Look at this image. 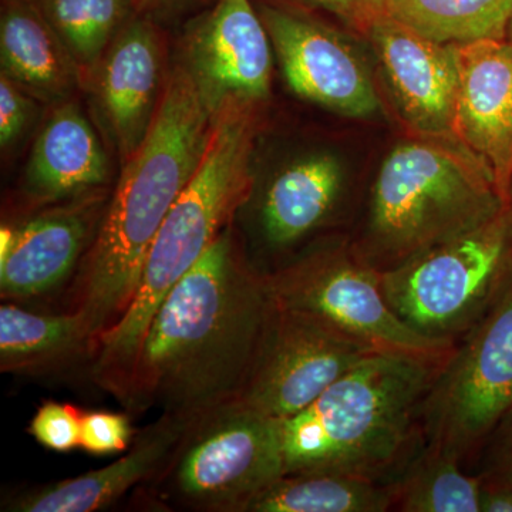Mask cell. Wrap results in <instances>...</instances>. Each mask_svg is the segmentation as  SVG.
I'll use <instances>...</instances> for the list:
<instances>
[{
  "label": "cell",
  "mask_w": 512,
  "mask_h": 512,
  "mask_svg": "<svg viewBox=\"0 0 512 512\" xmlns=\"http://www.w3.org/2000/svg\"><path fill=\"white\" fill-rule=\"evenodd\" d=\"M272 311L265 275L245 264L229 225L161 303L121 404L197 421L237 402Z\"/></svg>",
  "instance_id": "cell-1"
},
{
  "label": "cell",
  "mask_w": 512,
  "mask_h": 512,
  "mask_svg": "<svg viewBox=\"0 0 512 512\" xmlns=\"http://www.w3.org/2000/svg\"><path fill=\"white\" fill-rule=\"evenodd\" d=\"M217 114L178 66L156 120L119 184L76 285L70 311L89 323L94 340L114 328L136 298L148 249L168 212L207 153Z\"/></svg>",
  "instance_id": "cell-2"
},
{
  "label": "cell",
  "mask_w": 512,
  "mask_h": 512,
  "mask_svg": "<svg viewBox=\"0 0 512 512\" xmlns=\"http://www.w3.org/2000/svg\"><path fill=\"white\" fill-rule=\"evenodd\" d=\"M448 355L379 350L367 356L308 409L281 421L285 474L390 483L423 446L421 404Z\"/></svg>",
  "instance_id": "cell-3"
},
{
  "label": "cell",
  "mask_w": 512,
  "mask_h": 512,
  "mask_svg": "<svg viewBox=\"0 0 512 512\" xmlns=\"http://www.w3.org/2000/svg\"><path fill=\"white\" fill-rule=\"evenodd\" d=\"M256 106H231L218 114L200 167L148 249L136 298L124 318L94 350L92 376L120 399L151 320L175 284L197 264L254 191L251 171Z\"/></svg>",
  "instance_id": "cell-4"
},
{
  "label": "cell",
  "mask_w": 512,
  "mask_h": 512,
  "mask_svg": "<svg viewBox=\"0 0 512 512\" xmlns=\"http://www.w3.org/2000/svg\"><path fill=\"white\" fill-rule=\"evenodd\" d=\"M504 212L494 175L457 138L402 141L380 165L353 248L383 272L483 227Z\"/></svg>",
  "instance_id": "cell-5"
},
{
  "label": "cell",
  "mask_w": 512,
  "mask_h": 512,
  "mask_svg": "<svg viewBox=\"0 0 512 512\" xmlns=\"http://www.w3.org/2000/svg\"><path fill=\"white\" fill-rule=\"evenodd\" d=\"M284 474L281 420L231 403L191 424L148 495L164 507L245 512Z\"/></svg>",
  "instance_id": "cell-6"
},
{
  "label": "cell",
  "mask_w": 512,
  "mask_h": 512,
  "mask_svg": "<svg viewBox=\"0 0 512 512\" xmlns=\"http://www.w3.org/2000/svg\"><path fill=\"white\" fill-rule=\"evenodd\" d=\"M512 269L504 212L483 227L380 272L384 298L414 332L457 345L487 312Z\"/></svg>",
  "instance_id": "cell-7"
},
{
  "label": "cell",
  "mask_w": 512,
  "mask_h": 512,
  "mask_svg": "<svg viewBox=\"0 0 512 512\" xmlns=\"http://www.w3.org/2000/svg\"><path fill=\"white\" fill-rule=\"evenodd\" d=\"M511 406L512 269L490 308L434 377L421 404V439L464 466L480 454Z\"/></svg>",
  "instance_id": "cell-8"
},
{
  "label": "cell",
  "mask_w": 512,
  "mask_h": 512,
  "mask_svg": "<svg viewBox=\"0 0 512 512\" xmlns=\"http://www.w3.org/2000/svg\"><path fill=\"white\" fill-rule=\"evenodd\" d=\"M265 279L275 305L315 316L372 349L446 356L456 346L400 320L384 298L380 272L352 244L316 249Z\"/></svg>",
  "instance_id": "cell-9"
},
{
  "label": "cell",
  "mask_w": 512,
  "mask_h": 512,
  "mask_svg": "<svg viewBox=\"0 0 512 512\" xmlns=\"http://www.w3.org/2000/svg\"><path fill=\"white\" fill-rule=\"evenodd\" d=\"M375 352L315 316L274 302L254 369L235 403L289 419Z\"/></svg>",
  "instance_id": "cell-10"
},
{
  "label": "cell",
  "mask_w": 512,
  "mask_h": 512,
  "mask_svg": "<svg viewBox=\"0 0 512 512\" xmlns=\"http://www.w3.org/2000/svg\"><path fill=\"white\" fill-rule=\"evenodd\" d=\"M258 13L293 93L355 119L380 110L369 69L345 37L296 10L262 5Z\"/></svg>",
  "instance_id": "cell-11"
},
{
  "label": "cell",
  "mask_w": 512,
  "mask_h": 512,
  "mask_svg": "<svg viewBox=\"0 0 512 512\" xmlns=\"http://www.w3.org/2000/svg\"><path fill=\"white\" fill-rule=\"evenodd\" d=\"M271 39L251 0H218L185 37V69L215 114L269 96Z\"/></svg>",
  "instance_id": "cell-12"
},
{
  "label": "cell",
  "mask_w": 512,
  "mask_h": 512,
  "mask_svg": "<svg viewBox=\"0 0 512 512\" xmlns=\"http://www.w3.org/2000/svg\"><path fill=\"white\" fill-rule=\"evenodd\" d=\"M365 36L414 133L457 138L454 124L460 73L456 47L420 35L387 13L373 20Z\"/></svg>",
  "instance_id": "cell-13"
},
{
  "label": "cell",
  "mask_w": 512,
  "mask_h": 512,
  "mask_svg": "<svg viewBox=\"0 0 512 512\" xmlns=\"http://www.w3.org/2000/svg\"><path fill=\"white\" fill-rule=\"evenodd\" d=\"M161 40L146 19H131L93 70L94 99L126 164L146 140L160 107Z\"/></svg>",
  "instance_id": "cell-14"
},
{
  "label": "cell",
  "mask_w": 512,
  "mask_h": 512,
  "mask_svg": "<svg viewBox=\"0 0 512 512\" xmlns=\"http://www.w3.org/2000/svg\"><path fill=\"white\" fill-rule=\"evenodd\" d=\"M454 47L460 73L454 133L490 168L504 198L512 178V45L480 40Z\"/></svg>",
  "instance_id": "cell-15"
},
{
  "label": "cell",
  "mask_w": 512,
  "mask_h": 512,
  "mask_svg": "<svg viewBox=\"0 0 512 512\" xmlns=\"http://www.w3.org/2000/svg\"><path fill=\"white\" fill-rule=\"evenodd\" d=\"M194 421L161 414L141 431L130 450L100 470L60 481L20 498L10 510L20 512H93L119 501L138 485L148 484L167 467Z\"/></svg>",
  "instance_id": "cell-16"
},
{
  "label": "cell",
  "mask_w": 512,
  "mask_h": 512,
  "mask_svg": "<svg viewBox=\"0 0 512 512\" xmlns=\"http://www.w3.org/2000/svg\"><path fill=\"white\" fill-rule=\"evenodd\" d=\"M99 200L43 212L16 229L9 255L0 261L2 298L42 295L72 272L94 225Z\"/></svg>",
  "instance_id": "cell-17"
},
{
  "label": "cell",
  "mask_w": 512,
  "mask_h": 512,
  "mask_svg": "<svg viewBox=\"0 0 512 512\" xmlns=\"http://www.w3.org/2000/svg\"><path fill=\"white\" fill-rule=\"evenodd\" d=\"M109 160L96 131L74 104L57 107L40 131L25 171V190L40 202L87 194L106 183Z\"/></svg>",
  "instance_id": "cell-18"
},
{
  "label": "cell",
  "mask_w": 512,
  "mask_h": 512,
  "mask_svg": "<svg viewBox=\"0 0 512 512\" xmlns=\"http://www.w3.org/2000/svg\"><path fill=\"white\" fill-rule=\"evenodd\" d=\"M343 185V165L330 153L308 154L282 167L266 185L259 207L266 242L289 248L325 225Z\"/></svg>",
  "instance_id": "cell-19"
},
{
  "label": "cell",
  "mask_w": 512,
  "mask_h": 512,
  "mask_svg": "<svg viewBox=\"0 0 512 512\" xmlns=\"http://www.w3.org/2000/svg\"><path fill=\"white\" fill-rule=\"evenodd\" d=\"M2 74L33 96L64 99L80 70L35 0H5L0 19Z\"/></svg>",
  "instance_id": "cell-20"
},
{
  "label": "cell",
  "mask_w": 512,
  "mask_h": 512,
  "mask_svg": "<svg viewBox=\"0 0 512 512\" xmlns=\"http://www.w3.org/2000/svg\"><path fill=\"white\" fill-rule=\"evenodd\" d=\"M96 340L80 313L45 315L19 306H0V370L40 373L67 360L94 355Z\"/></svg>",
  "instance_id": "cell-21"
},
{
  "label": "cell",
  "mask_w": 512,
  "mask_h": 512,
  "mask_svg": "<svg viewBox=\"0 0 512 512\" xmlns=\"http://www.w3.org/2000/svg\"><path fill=\"white\" fill-rule=\"evenodd\" d=\"M393 511L392 483L333 473L284 474L245 512Z\"/></svg>",
  "instance_id": "cell-22"
},
{
  "label": "cell",
  "mask_w": 512,
  "mask_h": 512,
  "mask_svg": "<svg viewBox=\"0 0 512 512\" xmlns=\"http://www.w3.org/2000/svg\"><path fill=\"white\" fill-rule=\"evenodd\" d=\"M390 483L393 511L481 512V477L424 444Z\"/></svg>",
  "instance_id": "cell-23"
},
{
  "label": "cell",
  "mask_w": 512,
  "mask_h": 512,
  "mask_svg": "<svg viewBox=\"0 0 512 512\" xmlns=\"http://www.w3.org/2000/svg\"><path fill=\"white\" fill-rule=\"evenodd\" d=\"M384 13L436 42L467 45L507 40L512 0H384Z\"/></svg>",
  "instance_id": "cell-24"
},
{
  "label": "cell",
  "mask_w": 512,
  "mask_h": 512,
  "mask_svg": "<svg viewBox=\"0 0 512 512\" xmlns=\"http://www.w3.org/2000/svg\"><path fill=\"white\" fill-rule=\"evenodd\" d=\"M80 73L92 74L138 0H35Z\"/></svg>",
  "instance_id": "cell-25"
},
{
  "label": "cell",
  "mask_w": 512,
  "mask_h": 512,
  "mask_svg": "<svg viewBox=\"0 0 512 512\" xmlns=\"http://www.w3.org/2000/svg\"><path fill=\"white\" fill-rule=\"evenodd\" d=\"M82 416L70 404L45 403L30 421L29 433L49 450H74L80 448Z\"/></svg>",
  "instance_id": "cell-26"
},
{
  "label": "cell",
  "mask_w": 512,
  "mask_h": 512,
  "mask_svg": "<svg viewBox=\"0 0 512 512\" xmlns=\"http://www.w3.org/2000/svg\"><path fill=\"white\" fill-rule=\"evenodd\" d=\"M134 430L126 414L86 413L82 416L80 448L96 456L121 453L133 444Z\"/></svg>",
  "instance_id": "cell-27"
},
{
  "label": "cell",
  "mask_w": 512,
  "mask_h": 512,
  "mask_svg": "<svg viewBox=\"0 0 512 512\" xmlns=\"http://www.w3.org/2000/svg\"><path fill=\"white\" fill-rule=\"evenodd\" d=\"M478 461L477 476L484 485L512 488V406L485 441Z\"/></svg>",
  "instance_id": "cell-28"
},
{
  "label": "cell",
  "mask_w": 512,
  "mask_h": 512,
  "mask_svg": "<svg viewBox=\"0 0 512 512\" xmlns=\"http://www.w3.org/2000/svg\"><path fill=\"white\" fill-rule=\"evenodd\" d=\"M23 87L8 76H0V146H12L25 133L35 104Z\"/></svg>",
  "instance_id": "cell-29"
},
{
  "label": "cell",
  "mask_w": 512,
  "mask_h": 512,
  "mask_svg": "<svg viewBox=\"0 0 512 512\" xmlns=\"http://www.w3.org/2000/svg\"><path fill=\"white\" fill-rule=\"evenodd\" d=\"M328 10L356 32L365 35L373 20L384 13V0H306Z\"/></svg>",
  "instance_id": "cell-30"
},
{
  "label": "cell",
  "mask_w": 512,
  "mask_h": 512,
  "mask_svg": "<svg viewBox=\"0 0 512 512\" xmlns=\"http://www.w3.org/2000/svg\"><path fill=\"white\" fill-rule=\"evenodd\" d=\"M481 512H512V488L484 485Z\"/></svg>",
  "instance_id": "cell-31"
},
{
  "label": "cell",
  "mask_w": 512,
  "mask_h": 512,
  "mask_svg": "<svg viewBox=\"0 0 512 512\" xmlns=\"http://www.w3.org/2000/svg\"><path fill=\"white\" fill-rule=\"evenodd\" d=\"M504 218L512 242V178L504 192Z\"/></svg>",
  "instance_id": "cell-32"
},
{
  "label": "cell",
  "mask_w": 512,
  "mask_h": 512,
  "mask_svg": "<svg viewBox=\"0 0 512 512\" xmlns=\"http://www.w3.org/2000/svg\"><path fill=\"white\" fill-rule=\"evenodd\" d=\"M190 2H194V0H138V3H150V5L161 6V8H165V6L187 5Z\"/></svg>",
  "instance_id": "cell-33"
},
{
  "label": "cell",
  "mask_w": 512,
  "mask_h": 512,
  "mask_svg": "<svg viewBox=\"0 0 512 512\" xmlns=\"http://www.w3.org/2000/svg\"><path fill=\"white\" fill-rule=\"evenodd\" d=\"M507 40L512 45V18H511L510 26H508Z\"/></svg>",
  "instance_id": "cell-34"
}]
</instances>
